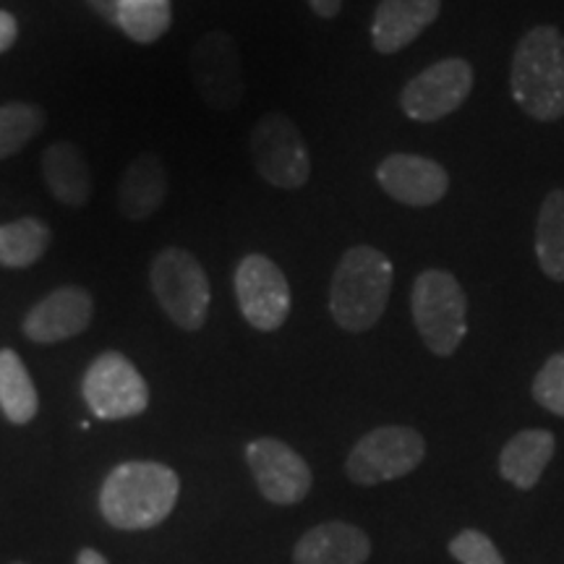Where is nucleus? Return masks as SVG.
<instances>
[{"instance_id": "obj_16", "label": "nucleus", "mask_w": 564, "mask_h": 564, "mask_svg": "<svg viewBox=\"0 0 564 564\" xmlns=\"http://www.w3.org/2000/svg\"><path fill=\"white\" fill-rule=\"evenodd\" d=\"M369 554L371 541L361 528L329 520L301 535L293 549V564H366Z\"/></svg>"}, {"instance_id": "obj_14", "label": "nucleus", "mask_w": 564, "mask_h": 564, "mask_svg": "<svg viewBox=\"0 0 564 564\" xmlns=\"http://www.w3.org/2000/svg\"><path fill=\"white\" fill-rule=\"evenodd\" d=\"M377 181L387 196L408 207H432L449 188V175L440 162L405 152L387 154L377 167Z\"/></svg>"}, {"instance_id": "obj_17", "label": "nucleus", "mask_w": 564, "mask_h": 564, "mask_svg": "<svg viewBox=\"0 0 564 564\" xmlns=\"http://www.w3.org/2000/svg\"><path fill=\"white\" fill-rule=\"evenodd\" d=\"M167 171L158 154L147 152L131 160L118 183V212L131 223H144L165 204Z\"/></svg>"}, {"instance_id": "obj_1", "label": "nucleus", "mask_w": 564, "mask_h": 564, "mask_svg": "<svg viewBox=\"0 0 564 564\" xmlns=\"http://www.w3.org/2000/svg\"><path fill=\"white\" fill-rule=\"evenodd\" d=\"M181 478L171 465L129 460L112 468L100 489V512L118 531H150L178 505Z\"/></svg>"}, {"instance_id": "obj_10", "label": "nucleus", "mask_w": 564, "mask_h": 564, "mask_svg": "<svg viewBox=\"0 0 564 564\" xmlns=\"http://www.w3.org/2000/svg\"><path fill=\"white\" fill-rule=\"evenodd\" d=\"M474 89V66L463 58L436 61L403 87L400 108L411 121L434 123L468 100Z\"/></svg>"}, {"instance_id": "obj_19", "label": "nucleus", "mask_w": 564, "mask_h": 564, "mask_svg": "<svg viewBox=\"0 0 564 564\" xmlns=\"http://www.w3.org/2000/svg\"><path fill=\"white\" fill-rule=\"evenodd\" d=\"M556 440L546 429H525L518 432L505 444L499 455V474L510 481L514 489H533L539 478L544 476L549 460L554 457Z\"/></svg>"}, {"instance_id": "obj_25", "label": "nucleus", "mask_w": 564, "mask_h": 564, "mask_svg": "<svg viewBox=\"0 0 564 564\" xmlns=\"http://www.w3.org/2000/svg\"><path fill=\"white\" fill-rule=\"evenodd\" d=\"M533 400L564 419V352L549 358L533 379Z\"/></svg>"}, {"instance_id": "obj_21", "label": "nucleus", "mask_w": 564, "mask_h": 564, "mask_svg": "<svg viewBox=\"0 0 564 564\" xmlns=\"http://www.w3.org/2000/svg\"><path fill=\"white\" fill-rule=\"evenodd\" d=\"M53 241V230L37 217L0 225V264L9 270H26L45 257Z\"/></svg>"}, {"instance_id": "obj_18", "label": "nucleus", "mask_w": 564, "mask_h": 564, "mask_svg": "<svg viewBox=\"0 0 564 564\" xmlns=\"http://www.w3.org/2000/svg\"><path fill=\"white\" fill-rule=\"evenodd\" d=\"M42 175L51 194L66 207H84L91 196L89 162L70 141H53L42 152Z\"/></svg>"}, {"instance_id": "obj_11", "label": "nucleus", "mask_w": 564, "mask_h": 564, "mask_svg": "<svg viewBox=\"0 0 564 564\" xmlns=\"http://www.w3.org/2000/svg\"><path fill=\"white\" fill-rule=\"evenodd\" d=\"M192 79L202 100L215 110H236L243 100L246 82L236 40L228 32H209L192 47Z\"/></svg>"}, {"instance_id": "obj_5", "label": "nucleus", "mask_w": 564, "mask_h": 564, "mask_svg": "<svg viewBox=\"0 0 564 564\" xmlns=\"http://www.w3.org/2000/svg\"><path fill=\"white\" fill-rule=\"evenodd\" d=\"M152 293L175 327L199 333L209 316V278L199 259L181 246H167L150 270Z\"/></svg>"}, {"instance_id": "obj_7", "label": "nucleus", "mask_w": 564, "mask_h": 564, "mask_svg": "<svg viewBox=\"0 0 564 564\" xmlns=\"http://www.w3.org/2000/svg\"><path fill=\"white\" fill-rule=\"evenodd\" d=\"M426 455V442L411 426H379L364 434L345 460V474L358 486L394 481L415 470Z\"/></svg>"}, {"instance_id": "obj_22", "label": "nucleus", "mask_w": 564, "mask_h": 564, "mask_svg": "<svg viewBox=\"0 0 564 564\" xmlns=\"http://www.w3.org/2000/svg\"><path fill=\"white\" fill-rule=\"evenodd\" d=\"M535 259L546 278L564 282V188H556L541 204L535 220Z\"/></svg>"}, {"instance_id": "obj_23", "label": "nucleus", "mask_w": 564, "mask_h": 564, "mask_svg": "<svg viewBox=\"0 0 564 564\" xmlns=\"http://www.w3.org/2000/svg\"><path fill=\"white\" fill-rule=\"evenodd\" d=\"M171 0H121L116 26L139 45H152L171 30Z\"/></svg>"}, {"instance_id": "obj_4", "label": "nucleus", "mask_w": 564, "mask_h": 564, "mask_svg": "<svg viewBox=\"0 0 564 564\" xmlns=\"http://www.w3.org/2000/svg\"><path fill=\"white\" fill-rule=\"evenodd\" d=\"M411 312L423 345L440 358H449L468 333V299L460 280L444 270H426L413 282Z\"/></svg>"}, {"instance_id": "obj_24", "label": "nucleus", "mask_w": 564, "mask_h": 564, "mask_svg": "<svg viewBox=\"0 0 564 564\" xmlns=\"http://www.w3.org/2000/svg\"><path fill=\"white\" fill-rule=\"evenodd\" d=\"M45 129V110L30 102L0 105V160L24 150Z\"/></svg>"}, {"instance_id": "obj_12", "label": "nucleus", "mask_w": 564, "mask_h": 564, "mask_svg": "<svg viewBox=\"0 0 564 564\" xmlns=\"http://www.w3.org/2000/svg\"><path fill=\"white\" fill-rule=\"evenodd\" d=\"M246 463H249L253 481L267 502L291 507L299 505L312 491L314 476L308 463L295 453L291 444L262 436L246 447Z\"/></svg>"}, {"instance_id": "obj_15", "label": "nucleus", "mask_w": 564, "mask_h": 564, "mask_svg": "<svg viewBox=\"0 0 564 564\" xmlns=\"http://www.w3.org/2000/svg\"><path fill=\"white\" fill-rule=\"evenodd\" d=\"M442 0H382L371 19V45L382 55L405 51L440 19Z\"/></svg>"}, {"instance_id": "obj_31", "label": "nucleus", "mask_w": 564, "mask_h": 564, "mask_svg": "<svg viewBox=\"0 0 564 564\" xmlns=\"http://www.w3.org/2000/svg\"><path fill=\"white\" fill-rule=\"evenodd\" d=\"M11 564H26V562H11Z\"/></svg>"}, {"instance_id": "obj_2", "label": "nucleus", "mask_w": 564, "mask_h": 564, "mask_svg": "<svg viewBox=\"0 0 564 564\" xmlns=\"http://www.w3.org/2000/svg\"><path fill=\"white\" fill-rule=\"evenodd\" d=\"M510 89L518 108L535 121L564 118V34L539 24L520 37L512 53Z\"/></svg>"}, {"instance_id": "obj_26", "label": "nucleus", "mask_w": 564, "mask_h": 564, "mask_svg": "<svg viewBox=\"0 0 564 564\" xmlns=\"http://www.w3.org/2000/svg\"><path fill=\"white\" fill-rule=\"evenodd\" d=\"M449 554L460 564H505L499 549L481 531H463L449 541Z\"/></svg>"}, {"instance_id": "obj_3", "label": "nucleus", "mask_w": 564, "mask_h": 564, "mask_svg": "<svg viewBox=\"0 0 564 564\" xmlns=\"http://www.w3.org/2000/svg\"><path fill=\"white\" fill-rule=\"evenodd\" d=\"M394 267L373 246H352L340 257L329 285V314L345 333H366L390 303Z\"/></svg>"}, {"instance_id": "obj_6", "label": "nucleus", "mask_w": 564, "mask_h": 564, "mask_svg": "<svg viewBox=\"0 0 564 564\" xmlns=\"http://www.w3.org/2000/svg\"><path fill=\"white\" fill-rule=\"evenodd\" d=\"M249 152L253 167L274 188L295 192L312 178V154L306 141L299 126L282 112H267L259 118L249 137Z\"/></svg>"}, {"instance_id": "obj_13", "label": "nucleus", "mask_w": 564, "mask_h": 564, "mask_svg": "<svg viewBox=\"0 0 564 564\" xmlns=\"http://www.w3.org/2000/svg\"><path fill=\"white\" fill-rule=\"evenodd\" d=\"M95 316V301L79 285H61L34 303L24 316L26 340L37 345H55L82 335Z\"/></svg>"}, {"instance_id": "obj_27", "label": "nucleus", "mask_w": 564, "mask_h": 564, "mask_svg": "<svg viewBox=\"0 0 564 564\" xmlns=\"http://www.w3.org/2000/svg\"><path fill=\"white\" fill-rule=\"evenodd\" d=\"M19 37V24L9 11H0V53L11 51Z\"/></svg>"}, {"instance_id": "obj_8", "label": "nucleus", "mask_w": 564, "mask_h": 564, "mask_svg": "<svg viewBox=\"0 0 564 564\" xmlns=\"http://www.w3.org/2000/svg\"><path fill=\"white\" fill-rule=\"evenodd\" d=\"M82 394L89 411L102 421H123L141 415L150 405V387L123 352L105 350L84 373Z\"/></svg>"}, {"instance_id": "obj_28", "label": "nucleus", "mask_w": 564, "mask_h": 564, "mask_svg": "<svg viewBox=\"0 0 564 564\" xmlns=\"http://www.w3.org/2000/svg\"><path fill=\"white\" fill-rule=\"evenodd\" d=\"M91 6V11L100 13L105 21H110V24H116L118 19V6H121V0H87Z\"/></svg>"}, {"instance_id": "obj_30", "label": "nucleus", "mask_w": 564, "mask_h": 564, "mask_svg": "<svg viewBox=\"0 0 564 564\" xmlns=\"http://www.w3.org/2000/svg\"><path fill=\"white\" fill-rule=\"evenodd\" d=\"M76 564H110V562L105 560L97 549H82V552L76 554Z\"/></svg>"}, {"instance_id": "obj_29", "label": "nucleus", "mask_w": 564, "mask_h": 564, "mask_svg": "<svg viewBox=\"0 0 564 564\" xmlns=\"http://www.w3.org/2000/svg\"><path fill=\"white\" fill-rule=\"evenodd\" d=\"M312 11L322 19H335L343 9V0H308Z\"/></svg>"}, {"instance_id": "obj_20", "label": "nucleus", "mask_w": 564, "mask_h": 564, "mask_svg": "<svg viewBox=\"0 0 564 564\" xmlns=\"http://www.w3.org/2000/svg\"><path fill=\"white\" fill-rule=\"evenodd\" d=\"M0 411L17 426L30 423L40 411V394L17 350H0Z\"/></svg>"}, {"instance_id": "obj_9", "label": "nucleus", "mask_w": 564, "mask_h": 564, "mask_svg": "<svg viewBox=\"0 0 564 564\" xmlns=\"http://www.w3.org/2000/svg\"><path fill=\"white\" fill-rule=\"evenodd\" d=\"M236 299L243 319L259 333H274L288 322L293 306L285 272L264 253H249L236 270Z\"/></svg>"}]
</instances>
